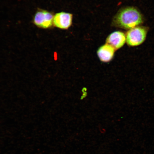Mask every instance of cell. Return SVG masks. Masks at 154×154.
<instances>
[{"mask_svg": "<svg viewBox=\"0 0 154 154\" xmlns=\"http://www.w3.org/2000/svg\"><path fill=\"white\" fill-rule=\"evenodd\" d=\"M143 22L140 13L133 7L121 9L116 15L113 23L117 27L128 29L135 27Z\"/></svg>", "mask_w": 154, "mask_h": 154, "instance_id": "1", "label": "cell"}, {"mask_svg": "<svg viewBox=\"0 0 154 154\" xmlns=\"http://www.w3.org/2000/svg\"><path fill=\"white\" fill-rule=\"evenodd\" d=\"M147 34V30L143 27L137 26L130 29L126 35V43L130 47L141 45L145 41Z\"/></svg>", "mask_w": 154, "mask_h": 154, "instance_id": "2", "label": "cell"}, {"mask_svg": "<svg viewBox=\"0 0 154 154\" xmlns=\"http://www.w3.org/2000/svg\"><path fill=\"white\" fill-rule=\"evenodd\" d=\"M53 15L51 13L46 11L39 10L34 15L33 23L38 27L47 29L53 26Z\"/></svg>", "mask_w": 154, "mask_h": 154, "instance_id": "3", "label": "cell"}, {"mask_svg": "<svg viewBox=\"0 0 154 154\" xmlns=\"http://www.w3.org/2000/svg\"><path fill=\"white\" fill-rule=\"evenodd\" d=\"M126 42V36L122 32L117 31L112 32L106 40V43L113 47L115 51L123 47Z\"/></svg>", "mask_w": 154, "mask_h": 154, "instance_id": "4", "label": "cell"}, {"mask_svg": "<svg viewBox=\"0 0 154 154\" xmlns=\"http://www.w3.org/2000/svg\"><path fill=\"white\" fill-rule=\"evenodd\" d=\"M72 15L70 13L61 12L56 14L53 19L55 26L61 29H67L72 24Z\"/></svg>", "mask_w": 154, "mask_h": 154, "instance_id": "5", "label": "cell"}, {"mask_svg": "<svg viewBox=\"0 0 154 154\" xmlns=\"http://www.w3.org/2000/svg\"><path fill=\"white\" fill-rule=\"evenodd\" d=\"M115 50L111 46L106 44L98 49L97 54L100 60L103 63H108L112 60Z\"/></svg>", "mask_w": 154, "mask_h": 154, "instance_id": "6", "label": "cell"}]
</instances>
